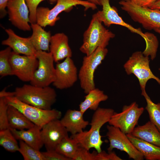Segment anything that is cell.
<instances>
[{"mask_svg": "<svg viewBox=\"0 0 160 160\" xmlns=\"http://www.w3.org/2000/svg\"><path fill=\"white\" fill-rule=\"evenodd\" d=\"M9 0H0V18H4L7 14L6 9L7 4Z\"/></svg>", "mask_w": 160, "mask_h": 160, "instance_id": "37", "label": "cell"}, {"mask_svg": "<svg viewBox=\"0 0 160 160\" xmlns=\"http://www.w3.org/2000/svg\"><path fill=\"white\" fill-rule=\"evenodd\" d=\"M13 92L14 96L20 101L45 110L52 109L57 99L55 91L49 86L41 87L24 84L16 87Z\"/></svg>", "mask_w": 160, "mask_h": 160, "instance_id": "2", "label": "cell"}, {"mask_svg": "<svg viewBox=\"0 0 160 160\" xmlns=\"http://www.w3.org/2000/svg\"><path fill=\"white\" fill-rule=\"evenodd\" d=\"M68 132L59 119L47 123L41 130V138L47 150H54L60 141L68 136Z\"/></svg>", "mask_w": 160, "mask_h": 160, "instance_id": "16", "label": "cell"}, {"mask_svg": "<svg viewBox=\"0 0 160 160\" xmlns=\"http://www.w3.org/2000/svg\"><path fill=\"white\" fill-rule=\"evenodd\" d=\"M118 156L114 151H112L107 153L105 151H102L97 153L95 157V160H122Z\"/></svg>", "mask_w": 160, "mask_h": 160, "instance_id": "35", "label": "cell"}, {"mask_svg": "<svg viewBox=\"0 0 160 160\" xmlns=\"http://www.w3.org/2000/svg\"><path fill=\"white\" fill-rule=\"evenodd\" d=\"M151 9H156L160 11V0L156 1L150 7Z\"/></svg>", "mask_w": 160, "mask_h": 160, "instance_id": "38", "label": "cell"}, {"mask_svg": "<svg viewBox=\"0 0 160 160\" xmlns=\"http://www.w3.org/2000/svg\"><path fill=\"white\" fill-rule=\"evenodd\" d=\"M108 52L106 48L98 47L94 52L83 58L82 65L78 72L80 85L84 93L87 94L95 88L94 73L101 64Z\"/></svg>", "mask_w": 160, "mask_h": 160, "instance_id": "5", "label": "cell"}, {"mask_svg": "<svg viewBox=\"0 0 160 160\" xmlns=\"http://www.w3.org/2000/svg\"><path fill=\"white\" fill-rule=\"evenodd\" d=\"M12 49L8 47L0 51V76L2 77L13 75L9 61Z\"/></svg>", "mask_w": 160, "mask_h": 160, "instance_id": "30", "label": "cell"}, {"mask_svg": "<svg viewBox=\"0 0 160 160\" xmlns=\"http://www.w3.org/2000/svg\"><path fill=\"white\" fill-rule=\"evenodd\" d=\"M159 70L160 71V68L159 69Z\"/></svg>", "mask_w": 160, "mask_h": 160, "instance_id": "41", "label": "cell"}, {"mask_svg": "<svg viewBox=\"0 0 160 160\" xmlns=\"http://www.w3.org/2000/svg\"><path fill=\"white\" fill-rule=\"evenodd\" d=\"M4 97L8 105L17 108L31 121L41 128L50 121L59 119L62 116L61 111L56 109H41L25 103L14 96Z\"/></svg>", "mask_w": 160, "mask_h": 160, "instance_id": "6", "label": "cell"}, {"mask_svg": "<svg viewBox=\"0 0 160 160\" xmlns=\"http://www.w3.org/2000/svg\"><path fill=\"white\" fill-rule=\"evenodd\" d=\"M127 136L135 147L147 160H160V147L135 137L131 134Z\"/></svg>", "mask_w": 160, "mask_h": 160, "instance_id": "23", "label": "cell"}, {"mask_svg": "<svg viewBox=\"0 0 160 160\" xmlns=\"http://www.w3.org/2000/svg\"><path fill=\"white\" fill-rule=\"evenodd\" d=\"M6 32L8 38L1 41L3 45L9 47L14 52L27 56H36V50L30 39L29 37L24 38L17 35L11 29H6Z\"/></svg>", "mask_w": 160, "mask_h": 160, "instance_id": "17", "label": "cell"}, {"mask_svg": "<svg viewBox=\"0 0 160 160\" xmlns=\"http://www.w3.org/2000/svg\"><path fill=\"white\" fill-rule=\"evenodd\" d=\"M7 7L9 20L13 25L24 31L31 30L29 10L25 0H9Z\"/></svg>", "mask_w": 160, "mask_h": 160, "instance_id": "15", "label": "cell"}, {"mask_svg": "<svg viewBox=\"0 0 160 160\" xmlns=\"http://www.w3.org/2000/svg\"><path fill=\"white\" fill-rule=\"evenodd\" d=\"M7 113L9 128L22 130L29 129L35 125L23 113L12 105H8Z\"/></svg>", "mask_w": 160, "mask_h": 160, "instance_id": "24", "label": "cell"}, {"mask_svg": "<svg viewBox=\"0 0 160 160\" xmlns=\"http://www.w3.org/2000/svg\"><path fill=\"white\" fill-rule=\"evenodd\" d=\"M108 98V96L103 91L95 88L85 96L84 100L79 105V110L84 113L88 109L95 111L99 108L100 102Z\"/></svg>", "mask_w": 160, "mask_h": 160, "instance_id": "25", "label": "cell"}, {"mask_svg": "<svg viewBox=\"0 0 160 160\" xmlns=\"http://www.w3.org/2000/svg\"><path fill=\"white\" fill-rule=\"evenodd\" d=\"M102 23L94 14L84 33L83 43L79 49L86 55H89L98 47L106 48L110 39L115 37V34L106 29Z\"/></svg>", "mask_w": 160, "mask_h": 160, "instance_id": "3", "label": "cell"}, {"mask_svg": "<svg viewBox=\"0 0 160 160\" xmlns=\"http://www.w3.org/2000/svg\"><path fill=\"white\" fill-rule=\"evenodd\" d=\"M0 145L11 152L18 151L19 145L9 128L0 130Z\"/></svg>", "mask_w": 160, "mask_h": 160, "instance_id": "28", "label": "cell"}, {"mask_svg": "<svg viewBox=\"0 0 160 160\" xmlns=\"http://www.w3.org/2000/svg\"><path fill=\"white\" fill-rule=\"evenodd\" d=\"M119 4L122 10L144 28L154 30L160 28V11L158 9L138 6L130 0H121Z\"/></svg>", "mask_w": 160, "mask_h": 160, "instance_id": "7", "label": "cell"}, {"mask_svg": "<svg viewBox=\"0 0 160 160\" xmlns=\"http://www.w3.org/2000/svg\"><path fill=\"white\" fill-rule=\"evenodd\" d=\"M9 61L13 75L23 81H31L38 65L36 56L21 55L12 51Z\"/></svg>", "mask_w": 160, "mask_h": 160, "instance_id": "13", "label": "cell"}, {"mask_svg": "<svg viewBox=\"0 0 160 160\" xmlns=\"http://www.w3.org/2000/svg\"><path fill=\"white\" fill-rule=\"evenodd\" d=\"M8 106L4 98L0 97V130L9 128L7 113Z\"/></svg>", "mask_w": 160, "mask_h": 160, "instance_id": "31", "label": "cell"}, {"mask_svg": "<svg viewBox=\"0 0 160 160\" xmlns=\"http://www.w3.org/2000/svg\"><path fill=\"white\" fill-rule=\"evenodd\" d=\"M17 140H22L33 148L40 150L44 145L41 136V128L35 125L27 130L9 128Z\"/></svg>", "mask_w": 160, "mask_h": 160, "instance_id": "20", "label": "cell"}, {"mask_svg": "<svg viewBox=\"0 0 160 160\" xmlns=\"http://www.w3.org/2000/svg\"><path fill=\"white\" fill-rule=\"evenodd\" d=\"M79 146L74 139L68 136L64 138L58 144L55 150L72 160Z\"/></svg>", "mask_w": 160, "mask_h": 160, "instance_id": "26", "label": "cell"}, {"mask_svg": "<svg viewBox=\"0 0 160 160\" xmlns=\"http://www.w3.org/2000/svg\"><path fill=\"white\" fill-rule=\"evenodd\" d=\"M55 6L51 9L44 7H38L36 11V23L42 27L52 26L60 19L58 15L63 12H68L77 5L83 6L85 10L97 9V5L88 0H57Z\"/></svg>", "mask_w": 160, "mask_h": 160, "instance_id": "4", "label": "cell"}, {"mask_svg": "<svg viewBox=\"0 0 160 160\" xmlns=\"http://www.w3.org/2000/svg\"><path fill=\"white\" fill-rule=\"evenodd\" d=\"M141 95L144 97L146 102L145 109L148 112L150 121L160 132V103H154L146 92L141 93Z\"/></svg>", "mask_w": 160, "mask_h": 160, "instance_id": "27", "label": "cell"}, {"mask_svg": "<svg viewBox=\"0 0 160 160\" xmlns=\"http://www.w3.org/2000/svg\"><path fill=\"white\" fill-rule=\"evenodd\" d=\"M89 1L92 2L96 5H100V0H87Z\"/></svg>", "mask_w": 160, "mask_h": 160, "instance_id": "39", "label": "cell"}, {"mask_svg": "<svg viewBox=\"0 0 160 160\" xmlns=\"http://www.w3.org/2000/svg\"><path fill=\"white\" fill-rule=\"evenodd\" d=\"M100 1L102 9L97 12L95 14L98 20L105 26L109 27L112 25L115 24L124 27L131 32L141 36L146 44L148 42L150 38L148 33H144L140 28H135L124 22L119 15L116 9L111 6L110 0H100Z\"/></svg>", "mask_w": 160, "mask_h": 160, "instance_id": "12", "label": "cell"}, {"mask_svg": "<svg viewBox=\"0 0 160 160\" xmlns=\"http://www.w3.org/2000/svg\"><path fill=\"white\" fill-rule=\"evenodd\" d=\"M45 0H25L28 7L29 12L30 23H36V11L38 6L41 1ZM52 2L56 1L57 0H48Z\"/></svg>", "mask_w": 160, "mask_h": 160, "instance_id": "33", "label": "cell"}, {"mask_svg": "<svg viewBox=\"0 0 160 160\" xmlns=\"http://www.w3.org/2000/svg\"><path fill=\"white\" fill-rule=\"evenodd\" d=\"M84 113L80 110L69 109L60 121L68 132L75 135L82 132L89 124L84 119Z\"/></svg>", "mask_w": 160, "mask_h": 160, "instance_id": "19", "label": "cell"}, {"mask_svg": "<svg viewBox=\"0 0 160 160\" xmlns=\"http://www.w3.org/2000/svg\"><path fill=\"white\" fill-rule=\"evenodd\" d=\"M112 108L99 107L93 113L91 122V127L88 131H83L71 137L74 139L80 146L89 150L94 148L97 153L102 151L101 146L103 143L100 134L102 127L108 122L114 113Z\"/></svg>", "mask_w": 160, "mask_h": 160, "instance_id": "1", "label": "cell"}, {"mask_svg": "<svg viewBox=\"0 0 160 160\" xmlns=\"http://www.w3.org/2000/svg\"><path fill=\"white\" fill-rule=\"evenodd\" d=\"M144 110V108L139 107L135 102H133L129 105H124L121 112H114L108 123L126 134H131Z\"/></svg>", "mask_w": 160, "mask_h": 160, "instance_id": "9", "label": "cell"}, {"mask_svg": "<svg viewBox=\"0 0 160 160\" xmlns=\"http://www.w3.org/2000/svg\"><path fill=\"white\" fill-rule=\"evenodd\" d=\"M36 56L38 60V65L30 83L41 87L49 86L55 79V61L53 56L50 52L43 51H37Z\"/></svg>", "mask_w": 160, "mask_h": 160, "instance_id": "10", "label": "cell"}, {"mask_svg": "<svg viewBox=\"0 0 160 160\" xmlns=\"http://www.w3.org/2000/svg\"><path fill=\"white\" fill-rule=\"evenodd\" d=\"M134 136L160 147V132L150 121L135 127L131 134Z\"/></svg>", "mask_w": 160, "mask_h": 160, "instance_id": "21", "label": "cell"}, {"mask_svg": "<svg viewBox=\"0 0 160 160\" xmlns=\"http://www.w3.org/2000/svg\"><path fill=\"white\" fill-rule=\"evenodd\" d=\"M97 153L96 151L91 153L89 150L79 146L72 160H95Z\"/></svg>", "mask_w": 160, "mask_h": 160, "instance_id": "32", "label": "cell"}, {"mask_svg": "<svg viewBox=\"0 0 160 160\" xmlns=\"http://www.w3.org/2000/svg\"><path fill=\"white\" fill-rule=\"evenodd\" d=\"M108 131L106 136L110 144L107 150L108 152L116 148L126 153L129 159L134 160H143L142 154L135 147L127 137V134L119 128L111 125L107 126Z\"/></svg>", "mask_w": 160, "mask_h": 160, "instance_id": "11", "label": "cell"}, {"mask_svg": "<svg viewBox=\"0 0 160 160\" xmlns=\"http://www.w3.org/2000/svg\"><path fill=\"white\" fill-rule=\"evenodd\" d=\"M55 70V79L52 84L57 89L62 90L70 88L79 79L77 67L71 57L57 63Z\"/></svg>", "mask_w": 160, "mask_h": 160, "instance_id": "14", "label": "cell"}, {"mask_svg": "<svg viewBox=\"0 0 160 160\" xmlns=\"http://www.w3.org/2000/svg\"><path fill=\"white\" fill-rule=\"evenodd\" d=\"M55 62H59L65 58L71 57L72 51L68 43V38L63 33H56L51 37L49 51Z\"/></svg>", "mask_w": 160, "mask_h": 160, "instance_id": "18", "label": "cell"}, {"mask_svg": "<svg viewBox=\"0 0 160 160\" xmlns=\"http://www.w3.org/2000/svg\"><path fill=\"white\" fill-rule=\"evenodd\" d=\"M157 0H130L135 4L143 7H150Z\"/></svg>", "mask_w": 160, "mask_h": 160, "instance_id": "36", "label": "cell"}, {"mask_svg": "<svg viewBox=\"0 0 160 160\" xmlns=\"http://www.w3.org/2000/svg\"><path fill=\"white\" fill-rule=\"evenodd\" d=\"M18 151L24 160H45L40 150L33 148L22 140H19Z\"/></svg>", "mask_w": 160, "mask_h": 160, "instance_id": "29", "label": "cell"}, {"mask_svg": "<svg viewBox=\"0 0 160 160\" xmlns=\"http://www.w3.org/2000/svg\"><path fill=\"white\" fill-rule=\"evenodd\" d=\"M154 31H155L156 32L160 34V28L156 29L154 30Z\"/></svg>", "mask_w": 160, "mask_h": 160, "instance_id": "40", "label": "cell"}, {"mask_svg": "<svg viewBox=\"0 0 160 160\" xmlns=\"http://www.w3.org/2000/svg\"><path fill=\"white\" fill-rule=\"evenodd\" d=\"M45 160H71V159L61 155L55 150H47L42 152Z\"/></svg>", "mask_w": 160, "mask_h": 160, "instance_id": "34", "label": "cell"}, {"mask_svg": "<svg viewBox=\"0 0 160 160\" xmlns=\"http://www.w3.org/2000/svg\"><path fill=\"white\" fill-rule=\"evenodd\" d=\"M149 57L144 55L141 51L134 52L124 65L126 73L134 74L138 79L141 92H145L148 81L150 79L156 80L160 85V79L152 72L149 66Z\"/></svg>", "mask_w": 160, "mask_h": 160, "instance_id": "8", "label": "cell"}, {"mask_svg": "<svg viewBox=\"0 0 160 160\" xmlns=\"http://www.w3.org/2000/svg\"><path fill=\"white\" fill-rule=\"evenodd\" d=\"M31 26L32 33L29 37L36 50L49 51L52 36L50 31H46L37 23L31 24Z\"/></svg>", "mask_w": 160, "mask_h": 160, "instance_id": "22", "label": "cell"}]
</instances>
